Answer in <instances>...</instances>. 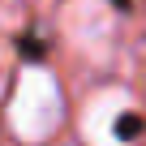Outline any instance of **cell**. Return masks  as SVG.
Masks as SVG:
<instances>
[{"label":"cell","instance_id":"cell-1","mask_svg":"<svg viewBox=\"0 0 146 146\" xmlns=\"http://www.w3.org/2000/svg\"><path fill=\"white\" fill-rule=\"evenodd\" d=\"M5 120H9V133L22 137V142H43V137H52L60 129V120H64V90H60L52 69L26 64L17 73L9 108H5Z\"/></svg>","mask_w":146,"mask_h":146},{"label":"cell","instance_id":"cell-2","mask_svg":"<svg viewBox=\"0 0 146 146\" xmlns=\"http://www.w3.org/2000/svg\"><path fill=\"white\" fill-rule=\"evenodd\" d=\"M142 133V112L133 90L125 86H108L99 95H90V103L82 108V142L86 146H133Z\"/></svg>","mask_w":146,"mask_h":146},{"label":"cell","instance_id":"cell-3","mask_svg":"<svg viewBox=\"0 0 146 146\" xmlns=\"http://www.w3.org/2000/svg\"><path fill=\"white\" fill-rule=\"evenodd\" d=\"M60 30L86 60H108L116 47V13L108 0H69L60 9Z\"/></svg>","mask_w":146,"mask_h":146}]
</instances>
